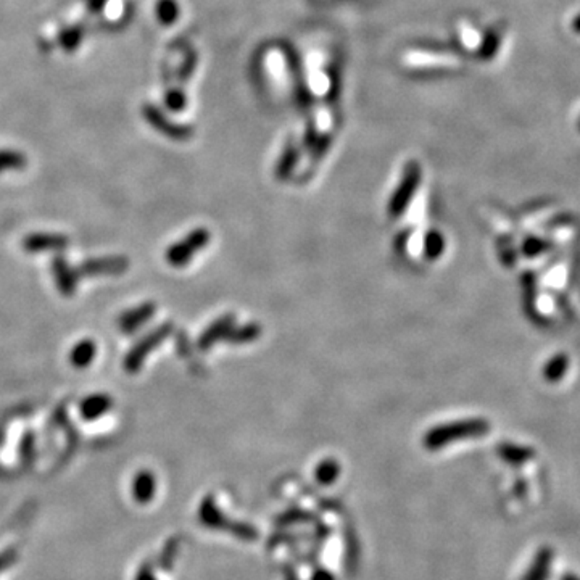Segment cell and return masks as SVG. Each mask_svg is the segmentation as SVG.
<instances>
[{
    "label": "cell",
    "instance_id": "obj_1",
    "mask_svg": "<svg viewBox=\"0 0 580 580\" xmlns=\"http://www.w3.org/2000/svg\"><path fill=\"white\" fill-rule=\"evenodd\" d=\"M489 430L490 424L484 418L460 419V421L440 424L429 429L423 437V445L434 452V450H440L450 443L477 439V437L485 435Z\"/></svg>",
    "mask_w": 580,
    "mask_h": 580
},
{
    "label": "cell",
    "instance_id": "obj_2",
    "mask_svg": "<svg viewBox=\"0 0 580 580\" xmlns=\"http://www.w3.org/2000/svg\"><path fill=\"white\" fill-rule=\"evenodd\" d=\"M209 239V231L199 227V229L190 231L186 237L179 242L172 244L168 250H166V261H168L171 266L179 268V266H186V264L192 260V258L199 253L202 249H205L208 245Z\"/></svg>",
    "mask_w": 580,
    "mask_h": 580
},
{
    "label": "cell",
    "instance_id": "obj_3",
    "mask_svg": "<svg viewBox=\"0 0 580 580\" xmlns=\"http://www.w3.org/2000/svg\"><path fill=\"white\" fill-rule=\"evenodd\" d=\"M171 332H172V324L163 323L162 326H158L157 329L150 331L145 337H142L125 358L126 371L131 374L138 373L142 368V365H144L145 358L149 356L152 351L158 347V345H162L166 338L171 336Z\"/></svg>",
    "mask_w": 580,
    "mask_h": 580
},
{
    "label": "cell",
    "instance_id": "obj_4",
    "mask_svg": "<svg viewBox=\"0 0 580 580\" xmlns=\"http://www.w3.org/2000/svg\"><path fill=\"white\" fill-rule=\"evenodd\" d=\"M419 184H421V168H419L418 163L411 162L406 165L402 181H400L390 202H388V213H390L392 218H397V216L405 213V209L408 208L410 202L416 194Z\"/></svg>",
    "mask_w": 580,
    "mask_h": 580
},
{
    "label": "cell",
    "instance_id": "obj_5",
    "mask_svg": "<svg viewBox=\"0 0 580 580\" xmlns=\"http://www.w3.org/2000/svg\"><path fill=\"white\" fill-rule=\"evenodd\" d=\"M129 268L125 257H108L98 260H88L78 269L79 276H115L123 274Z\"/></svg>",
    "mask_w": 580,
    "mask_h": 580
},
{
    "label": "cell",
    "instance_id": "obj_6",
    "mask_svg": "<svg viewBox=\"0 0 580 580\" xmlns=\"http://www.w3.org/2000/svg\"><path fill=\"white\" fill-rule=\"evenodd\" d=\"M199 519L203 526L212 530H226L229 532L232 527V522L226 517V514L218 508L213 497H205L202 499L199 508Z\"/></svg>",
    "mask_w": 580,
    "mask_h": 580
},
{
    "label": "cell",
    "instance_id": "obj_7",
    "mask_svg": "<svg viewBox=\"0 0 580 580\" xmlns=\"http://www.w3.org/2000/svg\"><path fill=\"white\" fill-rule=\"evenodd\" d=\"M236 326V316L234 314H224V316L213 321L208 328L202 332L199 338V347L202 350L212 348L218 341H224L229 331Z\"/></svg>",
    "mask_w": 580,
    "mask_h": 580
},
{
    "label": "cell",
    "instance_id": "obj_8",
    "mask_svg": "<svg viewBox=\"0 0 580 580\" xmlns=\"http://www.w3.org/2000/svg\"><path fill=\"white\" fill-rule=\"evenodd\" d=\"M155 311H157V306H155V304H152V301H147V304L135 306V308H133V310L121 314L120 329L123 332H126V334L138 331L140 326H144L147 321H149L153 314H155Z\"/></svg>",
    "mask_w": 580,
    "mask_h": 580
},
{
    "label": "cell",
    "instance_id": "obj_9",
    "mask_svg": "<svg viewBox=\"0 0 580 580\" xmlns=\"http://www.w3.org/2000/svg\"><path fill=\"white\" fill-rule=\"evenodd\" d=\"M68 239L60 234H31L23 240V249L31 253L66 249Z\"/></svg>",
    "mask_w": 580,
    "mask_h": 580
},
{
    "label": "cell",
    "instance_id": "obj_10",
    "mask_svg": "<svg viewBox=\"0 0 580 580\" xmlns=\"http://www.w3.org/2000/svg\"><path fill=\"white\" fill-rule=\"evenodd\" d=\"M52 269H53V276H55V281H57L60 292L65 295H71L73 292H75L78 279L81 277L78 273V269L71 268L70 264L66 263L65 258H61V257L55 258L52 263Z\"/></svg>",
    "mask_w": 580,
    "mask_h": 580
},
{
    "label": "cell",
    "instance_id": "obj_11",
    "mask_svg": "<svg viewBox=\"0 0 580 580\" xmlns=\"http://www.w3.org/2000/svg\"><path fill=\"white\" fill-rule=\"evenodd\" d=\"M113 406V400L107 393H94L90 397L84 398L81 403V415L88 421H94V419L103 416L108 413Z\"/></svg>",
    "mask_w": 580,
    "mask_h": 580
},
{
    "label": "cell",
    "instance_id": "obj_12",
    "mask_svg": "<svg viewBox=\"0 0 580 580\" xmlns=\"http://www.w3.org/2000/svg\"><path fill=\"white\" fill-rule=\"evenodd\" d=\"M497 453L499 458L511 466H522L524 462H529L530 460H534L535 456L534 448L516 445V443L509 442L499 443L497 447Z\"/></svg>",
    "mask_w": 580,
    "mask_h": 580
},
{
    "label": "cell",
    "instance_id": "obj_13",
    "mask_svg": "<svg viewBox=\"0 0 580 580\" xmlns=\"http://www.w3.org/2000/svg\"><path fill=\"white\" fill-rule=\"evenodd\" d=\"M553 561V551L551 548L543 547L535 554V559L530 569L527 571L522 580H547L548 572H550V566Z\"/></svg>",
    "mask_w": 580,
    "mask_h": 580
},
{
    "label": "cell",
    "instance_id": "obj_14",
    "mask_svg": "<svg viewBox=\"0 0 580 580\" xmlns=\"http://www.w3.org/2000/svg\"><path fill=\"white\" fill-rule=\"evenodd\" d=\"M567 369H569V356L566 353H556L543 366V378L547 382L554 384V382H559L564 378Z\"/></svg>",
    "mask_w": 580,
    "mask_h": 580
},
{
    "label": "cell",
    "instance_id": "obj_15",
    "mask_svg": "<svg viewBox=\"0 0 580 580\" xmlns=\"http://www.w3.org/2000/svg\"><path fill=\"white\" fill-rule=\"evenodd\" d=\"M341 462L334 458H326L319 462L314 469V479H316V482L319 485H332L334 482H337L338 476H341Z\"/></svg>",
    "mask_w": 580,
    "mask_h": 580
},
{
    "label": "cell",
    "instance_id": "obj_16",
    "mask_svg": "<svg viewBox=\"0 0 580 580\" xmlns=\"http://www.w3.org/2000/svg\"><path fill=\"white\" fill-rule=\"evenodd\" d=\"M261 336V326L257 323H249L244 326H234L229 331V334L224 337L226 342L242 345V343H250L253 341H257L258 337Z\"/></svg>",
    "mask_w": 580,
    "mask_h": 580
},
{
    "label": "cell",
    "instance_id": "obj_17",
    "mask_svg": "<svg viewBox=\"0 0 580 580\" xmlns=\"http://www.w3.org/2000/svg\"><path fill=\"white\" fill-rule=\"evenodd\" d=\"M95 353H97L95 343L86 338V341H81L79 343H76L75 347H73L71 355H70L71 365L79 369L88 368L92 363V360L95 358Z\"/></svg>",
    "mask_w": 580,
    "mask_h": 580
},
{
    "label": "cell",
    "instance_id": "obj_18",
    "mask_svg": "<svg viewBox=\"0 0 580 580\" xmlns=\"http://www.w3.org/2000/svg\"><path fill=\"white\" fill-rule=\"evenodd\" d=\"M157 489V480L153 477V474L149 471H142L138 474V477L134 480V495L142 503H147L152 497L155 495Z\"/></svg>",
    "mask_w": 580,
    "mask_h": 580
},
{
    "label": "cell",
    "instance_id": "obj_19",
    "mask_svg": "<svg viewBox=\"0 0 580 580\" xmlns=\"http://www.w3.org/2000/svg\"><path fill=\"white\" fill-rule=\"evenodd\" d=\"M445 252V237L440 231H429L424 237V255L428 260L434 261Z\"/></svg>",
    "mask_w": 580,
    "mask_h": 580
},
{
    "label": "cell",
    "instance_id": "obj_20",
    "mask_svg": "<svg viewBox=\"0 0 580 580\" xmlns=\"http://www.w3.org/2000/svg\"><path fill=\"white\" fill-rule=\"evenodd\" d=\"M147 118L150 120V123L153 126L158 128L162 133L168 134L170 138H172V139H186L190 135V129L189 128H179V126L171 125L170 121H166L165 118H162V115H160L158 112L149 113Z\"/></svg>",
    "mask_w": 580,
    "mask_h": 580
},
{
    "label": "cell",
    "instance_id": "obj_21",
    "mask_svg": "<svg viewBox=\"0 0 580 580\" xmlns=\"http://www.w3.org/2000/svg\"><path fill=\"white\" fill-rule=\"evenodd\" d=\"M297 162H299V150L295 149L294 145H289L287 149L284 150L279 163H277V168H276L277 177L279 179L289 177L290 175H292L295 166H297Z\"/></svg>",
    "mask_w": 580,
    "mask_h": 580
},
{
    "label": "cell",
    "instance_id": "obj_22",
    "mask_svg": "<svg viewBox=\"0 0 580 580\" xmlns=\"http://www.w3.org/2000/svg\"><path fill=\"white\" fill-rule=\"evenodd\" d=\"M308 81H310V88L316 95H326L329 92L331 79L328 78L324 71L321 70H313L308 76Z\"/></svg>",
    "mask_w": 580,
    "mask_h": 580
},
{
    "label": "cell",
    "instance_id": "obj_23",
    "mask_svg": "<svg viewBox=\"0 0 580 580\" xmlns=\"http://www.w3.org/2000/svg\"><path fill=\"white\" fill-rule=\"evenodd\" d=\"M548 249H550V242L542 240L539 237H529L527 240H524L522 244V253L527 258L539 257L542 253H545Z\"/></svg>",
    "mask_w": 580,
    "mask_h": 580
},
{
    "label": "cell",
    "instance_id": "obj_24",
    "mask_svg": "<svg viewBox=\"0 0 580 580\" xmlns=\"http://www.w3.org/2000/svg\"><path fill=\"white\" fill-rule=\"evenodd\" d=\"M24 160L18 155V153H0V171L2 170H11V168H20L23 166Z\"/></svg>",
    "mask_w": 580,
    "mask_h": 580
},
{
    "label": "cell",
    "instance_id": "obj_25",
    "mask_svg": "<svg viewBox=\"0 0 580 580\" xmlns=\"http://www.w3.org/2000/svg\"><path fill=\"white\" fill-rule=\"evenodd\" d=\"M524 290H526V301H529V308L534 310L535 304V276L532 273H526L522 277Z\"/></svg>",
    "mask_w": 580,
    "mask_h": 580
},
{
    "label": "cell",
    "instance_id": "obj_26",
    "mask_svg": "<svg viewBox=\"0 0 580 580\" xmlns=\"http://www.w3.org/2000/svg\"><path fill=\"white\" fill-rule=\"evenodd\" d=\"M158 14H160V18H162V20L166 23L175 20L176 14H177L175 2H171V0H163V2L158 5Z\"/></svg>",
    "mask_w": 580,
    "mask_h": 580
},
{
    "label": "cell",
    "instance_id": "obj_27",
    "mask_svg": "<svg viewBox=\"0 0 580 580\" xmlns=\"http://www.w3.org/2000/svg\"><path fill=\"white\" fill-rule=\"evenodd\" d=\"M289 516H292V517H281V522L284 524H289V522H300V521H308V519H311V516H308L306 513H304V511H290V513H287Z\"/></svg>",
    "mask_w": 580,
    "mask_h": 580
},
{
    "label": "cell",
    "instance_id": "obj_28",
    "mask_svg": "<svg viewBox=\"0 0 580 580\" xmlns=\"http://www.w3.org/2000/svg\"><path fill=\"white\" fill-rule=\"evenodd\" d=\"M310 580H336V577L331 571L324 569V567H319V569H316L311 574Z\"/></svg>",
    "mask_w": 580,
    "mask_h": 580
},
{
    "label": "cell",
    "instance_id": "obj_29",
    "mask_svg": "<svg viewBox=\"0 0 580 580\" xmlns=\"http://www.w3.org/2000/svg\"><path fill=\"white\" fill-rule=\"evenodd\" d=\"M561 580H580V577H577L576 574H564Z\"/></svg>",
    "mask_w": 580,
    "mask_h": 580
},
{
    "label": "cell",
    "instance_id": "obj_30",
    "mask_svg": "<svg viewBox=\"0 0 580 580\" xmlns=\"http://www.w3.org/2000/svg\"><path fill=\"white\" fill-rule=\"evenodd\" d=\"M140 580H153V577L150 576V574H142V577H140Z\"/></svg>",
    "mask_w": 580,
    "mask_h": 580
}]
</instances>
